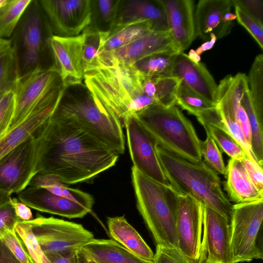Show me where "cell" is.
<instances>
[{"label":"cell","instance_id":"obj_42","mask_svg":"<svg viewBox=\"0 0 263 263\" xmlns=\"http://www.w3.org/2000/svg\"><path fill=\"white\" fill-rule=\"evenodd\" d=\"M14 109V93L10 88L0 95V137L9 129Z\"/></svg>","mask_w":263,"mask_h":263},{"label":"cell","instance_id":"obj_12","mask_svg":"<svg viewBox=\"0 0 263 263\" xmlns=\"http://www.w3.org/2000/svg\"><path fill=\"white\" fill-rule=\"evenodd\" d=\"M37 2L53 35L77 36L90 25L91 0H41Z\"/></svg>","mask_w":263,"mask_h":263},{"label":"cell","instance_id":"obj_37","mask_svg":"<svg viewBox=\"0 0 263 263\" xmlns=\"http://www.w3.org/2000/svg\"><path fill=\"white\" fill-rule=\"evenodd\" d=\"M152 77L156 87L155 99L158 103L165 107L175 105L177 93L181 80L171 76Z\"/></svg>","mask_w":263,"mask_h":263},{"label":"cell","instance_id":"obj_20","mask_svg":"<svg viewBox=\"0 0 263 263\" xmlns=\"http://www.w3.org/2000/svg\"><path fill=\"white\" fill-rule=\"evenodd\" d=\"M234 7L233 0H200L194 12L195 37L203 41L214 33L217 39L229 34L233 26L223 22L224 13Z\"/></svg>","mask_w":263,"mask_h":263},{"label":"cell","instance_id":"obj_55","mask_svg":"<svg viewBox=\"0 0 263 263\" xmlns=\"http://www.w3.org/2000/svg\"><path fill=\"white\" fill-rule=\"evenodd\" d=\"M8 0H0V9L6 4Z\"/></svg>","mask_w":263,"mask_h":263},{"label":"cell","instance_id":"obj_54","mask_svg":"<svg viewBox=\"0 0 263 263\" xmlns=\"http://www.w3.org/2000/svg\"><path fill=\"white\" fill-rule=\"evenodd\" d=\"M189 59L195 63H199L201 60L200 55H198L194 49H191L187 54Z\"/></svg>","mask_w":263,"mask_h":263},{"label":"cell","instance_id":"obj_49","mask_svg":"<svg viewBox=\"0 0 263 263\" xmlns=\"http://www.w3.org/2000/svg\"><path fill=\"white\" fill-rule=\"evenodd\" d=\"M0 263H22L0 239Z\"/></svg>","mask_w":263,"mask_h":263},{"label":"cell","instance_id":"obj_35","mask_svg":"<svg viewBox=\"0 0 263 263\" xmlns=\"http://www.w3.org/2000/svg\"><path fill=\"white\" fill-rule=\"evenodd\" d=\"M203 126L219 148L231 158L241 161L247 156L241 146L225 129L222 121L207 123Z\"/></svg>","mask_w":263,"mask_h":263},{"label":"cell","instance_id":"obj_32","mask_svg":"<svg viewBox=\"0 0 263 263\" xmlns=\"http://www.w3.org/2000/svg\"><path fill=\"white\" fill-rule=\"evenodd\" d=\"M121 0L91 1V20L89 27L108 31L115 25Z\"/></svg>","mask_w":263,"mask_h":263},{"label":"cell","instance_id":"obj_22","mask_svg":"<svg viewBox=\"0 0 263 263\" xmlns=\"http://www.w3.org/2000/svg\"><path fill=\"white\" fill-rule=\"evenodd\" d=\"M139 20L151 22L154 31H168L164 10L157 0H121L115 25Z\"/></svg>","mask_w":263,"mask_h":263},{"label":"cell","instance_id":"obj_34","mask_svg":"<svg viewBox=\"0 0 263 263\" xmlns=\"http://www.w3.org/2000/svg\"><path fill=\"white\" fill-rule=\"evenodd\" d=\"M31 0H8L0 9V39H8Z\"/></svg>","mask_w":263,"mask_h":263},{"label":"cell","instance_id":"obj_40","mask_svg":"<svg viewBox=\"0 0 263 263\" xmlns=\"http://www.w3.org/2000/svg\"><path fill=\"white\" fill-rule=\"evenodd\" d=\"M200 149L202 158L206 165L217 173L224 175L226 166L220 149L208 134L205 140L201 141Z\"/></svg>","mask_w":263,"mask_h":263},{"label":"cell","instance_id":"obj_2","mask_svg":"<svg viewBox=\"0 0 263 263\" xmlns=\"http://www.w3.org/2000/svg\"><path fill=\"white\" fill-rule=\"evenodd\" d=\"M54 114L69 118L119 155L125 150L121 120L84 83L65 87Z\"/></svg>","mask_w":263,"mask_h":263},{"label":"cell","instance_id":"obj_38","mask_svg":"<svg viewBox=\"0 0 263 263\" xmlns=\"http://www.w3.org/2000/svg\"><path fill=\"white\" fill-rule=\"evenodd\" d=\"M249 89L255 108L263 112V55H257L247 76Z\"/></svg>","mask_w":263,"mask_h":263},{"label":"cell","instance_id":"obj_56","mask_svg":"<svg viewBox=\"0 0 263 263\" xmlns=\"http://www.w3.org/2000/svg\"><path fill=\"white\" fill-rule=\"evenodd\" d=\"M88 263H96V262L93 261L92 260L89 259Z\"/></svg>","mask_w":263,"mask_h":263},{"label":"cell","instance_id":"obj_47","mask_svg":"<svg viewBox=\"0 0 263 263\" xmlns=\"http://www.w3.org/2000/svg\"><path fill=\"white\" fill-rule=\"evenodd\" d=\"M237 5L263 24V3L261 0H233Z\"/></svg>","mask_w":263,"mask_h":263},{"label":"cell","instance_id":"obj_45","mask_svg":"<svg viewBox=\"0 0 263 263\" xmlns=\"http://www.w3.org/2000/svg\"><path fill=\"white\" fill-rule=\"evenodd\" d=\"M20 220L16 216L10 202L0 206V238L15 230Z\"/></svg>","mask_w":263,"mask_h":263},{"label":"cell","instance_id":"obj_25","mask_svg":"<svg viewBox=\"0 0 263 263\" xmlns=\"http://www.w3.org/2000/svg\"><path fill=\"white\" fill-rule=\"evenodd\" d=\"M107 226L110 235L114 240L140 259L153 262L154 253L124 216L108 217Z\"/></svg>","mask_w":263,"mask_h":263},{"label":"cell","instance_id":"obj_23","mask_svg":"<svg viewBox=\"0 0 263 263\" xmlns=\"http://www.w3.org/2000/svg\"><path fill=\"white\" fill-rule=\"evenodd\" d=\"M224 175L223 186L230 201L237 204L263 199V192L253 183L240 161L230 159Z\"/></svg>","mask_w":263,"mask_h":263},{"label":"cell","instance_id":"obj_50","mask_svg":"<svg viewBox=\"0 0 263 263\" xmlns=\"http://www.w3.org/2000/svg\"><path fill=\"white\" fill-rule=\"evenodd\" d=\"M75 252L65 253H45L49 263H71V258Z\"/></svg>","mask_w":263,"mask_h":263},{"label":"cell","instance_id":"obj_29","mask_svg":"<svg viewBox=\"0 0 263 263\" xmlns=\"http://www.w3.org/2000/svg\"><path fill=\"white\" fill-rule=\"evenodd\" d=\"M249 120L252 133L251 148L257 162L263 164V112L255 107L248 86L240 100Z\"/></svg>","mask_w":263,"mask_h":263},{"label":"cell","instance_id":"obj_27","mask_svg":"<svg viewBox=\"0 0 263 263\" xmlns=\"http://www.w3.org/2000/svg\"><path fill=\"white\" fill-rule=\"evenodd\" d=\"M153 30L152 23L146 20H139L124 24L115 25L108 31L104 45V53H109L119 49Z\"/></svg>","mask_w":263,"mask_h":263},{"label":"cell","instance_id":"obj_19","mask_svg":"<svg viewBox=\"0 0 263 263\" xmlns=\"http://www.w3.org/2000/svg\"><path fill=\"white\" fill-rule=\"evenodd\" d=\"M163 8L168 31L183 52L195 37L194 2L192 0H157Z\"/></svg>","mask_w":263,"mask_h":263},{"label":"cell","instance_id":"obj_30","mask_svg":"<svg viewBox=\"0 0 263 263\" xmlns=\"http://www.w3.org/2000/svg\"><path fill=\"white\" fill-rule=\"evenodd\" d=\"M54 176L46 174H37L32 180L29 186L45 189L50 192L78 202L92 209L93 199L89 194L81 190L69 187Z\"/></svg>","mask_w":263,"mask_h":263},{"label":"cell","instance_id":"obj_52","mask_svg":"<svg viewBox=\"0 0 263 263\" xmlns=\"http://www.w3.org/2000/svg\"><path fill=\"white\" fill-rule=\"evenodd\" d=\"M88 258L80 250L73 254L71 263H88Z\"/></svg>","mask_w":263,"mask_h":263},{"label":"cell","instance_id":"obj_5","mask_svg":"<svg viewBox=\"0 0 263 263\" xmlns=\"http://www.w3.org/2000/svg\"><path fill=\"white\" fill-rule=\"evenodd\" d=\"M132 179L137 208L157 245L178 249L176 220L179 193L146 176L133 166Z\"/></svg>","mask_w":263,"mask_h":263},{"label":"cell","instance_id":"obj_21","mask_svg":"<svg viewBox=\"0 0 263 263\" xmlns=\"http://www.w3.org/2000/svg\"><path fill=\"white\" fill-rule=\"evenodd\" d=\"M171 76L179 78L196 93L216 104L217 85L203 63H195L181 52L176 58Z\"/></svg>","mask_w":263,"mask_h":263},{"label":"cell","instance_id":"obj_51","mask_svg":"<svg viewBox=\"0 0 263 263\" xmlns=\"http://www.w3.org/2000/svg\"><path fill=\"white\" fill-rule=\"evenodd\" d=\"M217 40V39L216 35L214 33H212L210 34V40L205 42L198 47L195 50L196 52L200 55L204 52L210 50L214 46Z\"/></svg>","mask_w":263,"mask_h":263},{"label":"cell","instance_id":"obj_13","mask_svg":"<svg viewBox=\"0 0 263 263\" xmlns=\"http://www.w3.org/2000/svg\"><path fill=\"white\" fill-rule=\"evenodd\" d=\"M196 263H234L230 223L220 214L204 205L202 238Z\"/></svg>","mask_w":263,"mask_h":263},{"label":"cell","instance_id":"obj_18","mask_svg":"<svg viewBox=\"0 0 263 263\" xmlns=\"http://www.w3.org/2000/svg\"><path fill=\"white\" fill-rule=\"evenodd\" d=\"M17 198L30 208L69 218H82L91 210L74 200L33 186L17 194Z\"/></svg>","mask_w":263,"mask_h":263},{"label":"cell","instance_id":"obj_43","mask_svg":"<svg viewBox=\"0 0 263 263\" xmlns=\"http://www.w3.org/2000/svg\"><path fill=\"white\" fill-rule=\"evenodd\" d=\"M14 255L22 263H33L25 245L15 230L8 232L0 238Z\"/></svg>","mask_w":263,"mask_h":263},{"label":"cell","instance_id":"obj_7","mask_svg":"<svg viewBox=\"0 0 263 263\" xmlns=\"http://www.w3.org/2000/svg\"><path fill=\"white\" fill-rule=\"evenodd\" d=\"M262 219L263 199L233 204L230 234L234 263L263 259Z\"/></svg>","mask_w":263,"mask_h":263},{"label":"cell","instance_id":"obj_44","mask_svg":"<svg viewBox=\"0 0 263 263\" xmlns=\"http://www.w3.org/2000/svg\"><path fill=\"white\" fill-rule=\"evenodd\" d=\"M153 263H195L179 249L157 245Z\"/></svg>","mask_w":263,"mask_h":263},{"label":"cell","instance_id":"obj_53","mask_svg":"<svg viewBox=\"0 0 263 263\" xmlns=\"http://www.w3.org/2000/svg\"><path fill=\"white\" fill-rule=\"evenodd\" d=\"M12 194L0 191V206L10 202Z\"/></svg>","mask_w":263,"mask_h":263},{"label":"cell","instance_id":"obj_39","mask_svg":"<svg viewBox=\"0 0 263 263\" xmlns=\"http://www.w3.org/2000/svg\"><path fill=\"white\" fill-rule=\"evenodd\" d=\"M15 231L23 240L33 263H49L27 221L18 222L15 227Z\"/></svg>","mask_w":263,"mask_h":263},{"label":"cell","instance_id":"obj_15","mask_svg":"<svg viewBox=\"0 0 263 263\" xmlns=\"http://www.w3.org/2000/svg\"><path fill=\"white\" fill-rule=\"evenodd\" d=\"M52 92L35 105L17 124L11 126L0 137V160L18 145L36 135L53 115L64 90Z\"/></svg>","mask_w":263,"mask_h":263},{"label":"cell","instance_id":"obj_33","mask_svg":"<svg viewBox=\"0 0 263 263\" xmlns=\"http://www.w3.org/2000/svg\"><path fill=\"white\" fill-rule=\"evenodd\" d=\"M14 48L10 40L0 39V95L12 88L18 70Z\"/></svg>","mask_w":263,"mask_h":263},{"label":"cell","instance_id":"obj_1","mask_svg":"<svg viewBox=\"0 0 263 263\" xmlns=\"http://www.w3.org/2000/svg\"><path fill=\"white\" fill-rule=\"evenodd\" d=\"M37 138V174L66 184L92 180L114 166L119 156L74 121L55 114Z\"/></svg>","mask_w":263,"mask_h":263},{"label":"cell","instance_id":"obj_4","mask_svg":"<svg viewBox=\"0 0 263 263\" xmlns=\"http://www.w3.org/2000/svg\"><path fill=\"white\" fill-rule=\"evenodd\" d=\"M85 85L123 122L127 117L156 103L146 95L139 73L130 65H118L85 73Z\"/></svg>","mask_w":263,"mask_h":263},{"label":"cell","instance_id":"obj_9","mask_svg":"<svg viewBox=\"0 0 263 263\" xmlns=\"http://www.w3.org/2000/svg\"><path fill=\"white\" fill-rule=\"evenodd\" d=\"M27 221L44 253L76 252L95 238L82 224L53 217L37 215Z\"/></svg>","mask_w":263,"mask_h":263},{"label":"cell","instance_id":"obj_28","mask_svg":"<svg viewBox=\"0 0 263 263\" xmlns=\"http://www.w3.org/2000/svg\"><path fill=\"white\" fill-rule=\"evenodd\" d=\"M83 33L82 58L85 73L104 68V48L108 31H98L88 27Z\"/></svg>","mask_w":263,"mask_h":263},{"label":"cell","instance_id":"obj_16","mask_svg":"<svg viewBox=\"0 0 263 263\" xmlns=\"http://www.w3.org/2000/svg\"><path fill=\"white\" fill-rule=\"evenodd\" d=\"M83 33L70 37L52 34L47 42L64 86L82 83L84 70L82 58Z\"/></svg>","mask_w":263,"mask_h":263},{"label":"cell","instance_id":"obj_41","mask_svg":"<svg viewBox=\"0 0 263 263\" xmlns=\"http://www.w3.org/2000/svg\"><path fill=\"white\" fill-rule=\"evenodd\" d=\"M234 7L238 23L248 31L262 50L263 24L239 6L234 5Z\"/></svg>","mask_w":263,"mask_h":263},{"label":"cell","instance_id":"obj_10","mask_svg":"<svg viewBox=\"0 0 263 263\" xmlns=\"http://www.w3.org/2000/svg\"><path fill=\"white\" fill-rule=\"evenodd\" d=\"M37 134L0 160V191L17 194L29 186L38 174Z\"/></svg>","mask_w":263,"mask_h":263},{"label":"cell","instance_id":"obj_14","mask_svg":"<svg viewBox=\"0 0 263 263\" xmlns=\"http://www.w3.org/2000/svg\"><path fill=\"white\" fill-rule=\"evenodd\" d=\"M203 204L191 195H178L176 234L178 249L197 262L202 234Z\"/></svg>","mask_w":263,"mask_h":263},{"label":"cell","instance_id":"obj_24","mask_svg":"<svg viewBox=\"0 0 263 263\" xmlns=\"http://www.w3.org/2000/svg\"><path fill=\"white\" fill-rule=\"evenodd\" d=\"M39 8V4L34 5L27 13L22 28V59L23 67L27 71L39 65L42 51V20Z\"/></svg>","mask_w":263,"mask_h":263},{"label":"cell","instance_id":"obj_26","mask_svg":"<svg viewBox=\"0 0 263 263\" xmlns=\"http://www.w3.org/2000/svg\"><path fill=\"white\" fill-rule=\"evenodd\" d=\"M80 251L96 263H150L140 259L113 239L93 238Z\"/></svg>","mask_w":263,"mask_h":263},{"label":"cell","instance_id":"obj_46","mask_svg":"<svg viewBox=\"0 0 263 263\" xmlns=\"http://www.w3.org/2000/svg\"><path fill=\"white\" fill-rule=\"evenodd\" d=\"M241 162L253 183L259 191L263 192L262 166L247 156Z\"/></svg>","mask_w":263,"mask_h":263},{"label":"cell","instance_id":"obj_3","mask_svg":"<svg viewBox=\"0 0 263 263\" xmlns=\"http://www.w3.org/2000/svg\"><path fill=\"white\" fill-rule=\"evenodd\" d=\"M157 155L170 184L181 194L191 195L224 216L230 223L233 204L222 190L218 174L201 160L192 162L158 145Z\"/></svg>","mask_w":263,"mask_h":263},{"label":"cell","instance_id":"obj_11","mask_svg":"<svg viewBox=\"0 0 263 263\" xmlns=\"http://www.w3.org/2000/svg\"><path fill=\"white\" fill-rule=\"evenodd\" d=\"M123 123L133 166L152 179L170 185L157 155V140L134 115L127 117Z\"/></svg>","mask_w":263,"mask_h":263},{"label":"cell","instance_id":"obj_36","mask_svg":"<svg viewBox=\"0 0 263 263\" xmlns=\"http://www.w3.org/2000/svg\"><path fill=\"white\" fill-rule=\"evenodd\" d=\"M176 104L197 118L216 106V104L210 102L190 89L182 80Z\"/></svg>","mask_w":263,"mask_h":263},{"label":"cell","instance_id":"obj_31","mask_svg":"<svg viewBox=\"0 0 263 263\" xmlns=\"http://www.w3.org/2000/svg\"><path fill=\"white\" fill-rule=\"evenodd\" d=\"M179 53H160L127 65L132 66L138 72L148 77L171 76L175 60Z\"/></svg>","mask_w":263,"mask_h":263},{"label":"cell","instance_id":"obj_48","mask_svg":"<svg viewBox=\"0 0 263 263\" xmlns=\"http://www.w3.org/2000/svg\"><path fill=\"white\" fill-rule=\"evenodd\" d=\"M10 203L17 217L22 221H29L33 219L30 208L20 201L18 198L12 197Z\"/></svg>","mask_w":263,"mask_h":263},{"label":"cell","instance_id":"obj_6","mask_svg":"<svg viewBox=\"0 0 263 263\" xmlns=\"http://www.w3.org/2000/svg\"><path fill=\"white\" fill-rule=\"evenodd\" d=\"M134 116L166 151L192 162L202 160L200 143L191 122L176 105H151Z\"/></svg>","mask_w":263,"mask_h":263},{"label":"cell","instance_id":"obj_8","mask_svg":"<svg viewBox=\"0 0 263 263\" xmlns=\"http://www.w3.org/2000/svg\"><path fill=\"white\" fill-rule=\"evenodd\" d=\"M64 86L54 65L48 68L39 65L23 74L17 71L12 87L15 109L10 127L21 122L39 103Z\"/></svg>","mask_w":263,"mask_h":263},{"label":"cell","instance_id":"obj_17","mask_svg":"<svg viewBox=\"0 0 263 263\" xmlns=\"http://www.w3.org/2000/svg\"><path fill=\"white\" fill-rule=\"evenodd\" d=\"M182 52L169 31H152L119 49L105 53L111 67L127 65L162 52Z\"/></svg>","mask_w":263,"mask_h":263}]
</instances>
